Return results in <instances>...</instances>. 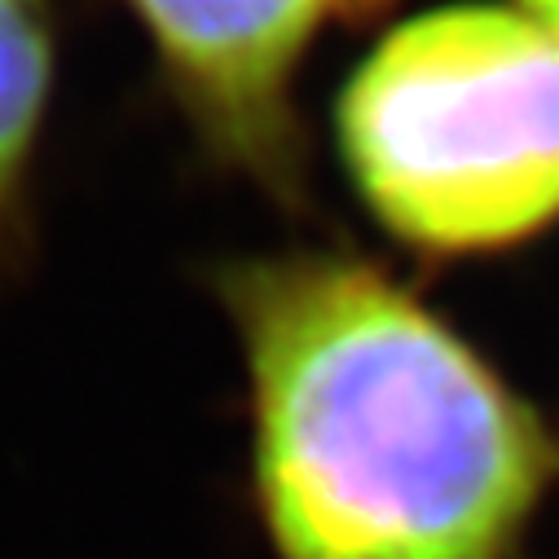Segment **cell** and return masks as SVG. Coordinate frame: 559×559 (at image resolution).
<instances>
[{
    "label": "cell",
    "mask_w": 559,
    "mask_h": 559,
    "mask_svg": "<svg viewBox=\"0 0 559 559\" xmlns=\"http://www.w3.org/2000/svg\"><path fill=\"white\" fill-rule=\"evenodd\" d=\"M277 559H511L559 476L542 414L388 273L283 255L225 277Z\"/></svg>",
    "instance_id": "obj_1"
},
{
    "label": "cell",
    "mask_w": 559,
    "mask_h": 559,
    "mask_svg": "<svg viewBox=\"0 0 559 559\" xmlns=\"http://www.w3.org/2000/svg\"><path fill=\"white\" fill-rule=\"evenodd\" d=\"M340 151L379 225L418 251L537 234L559 212V36L502 5L392 27L340 97Z\"/></svg>",
    "instance_id": "obj_2"
},
{
    "label": "cell",
    "mask_w": 559,
    "mask_h": 559,
    "mask_svg": "<svg viewBox=\"0 0 559 559\" xmlns=\"http://www.w3.org/2000/svg\"><path fill=\"white\" fill-rule=\"evenodd\" d=\"M177 97L216 146L283 155L287 93L309 45L374 0H128Z\"/></svg>",
    "instance_id": "obj_3"
},
{
    "label": "cell",
    "mask_w": 559,
    "mask_h": 559,
    "mask_svg": "<svg viewBox=\"0 0 559 559\" xmlns=\"http://www.w3.org/2000/svg\"><path fill=\"white\" fill-rule=\"evenodd\" d=\"M53 97L49 0H0V260L19 242Z\"/></svg>",
    "instance_id": "obj_4"
},
{
    "label": "cell",
    "mask_w": 559,
    "mask_h": 559,
    "mask_svg": "<svg viewBox=\"0 0 559 559\" xmlns=\"http://www.w3.org/2000/svg\"><path fill=\"white\" fill-rule=\"evenodd\" d=\"M515 10H524L533 23H542L550 36H559V0H515Z\"/></svg>",
    "instance_id": "obj_5"
}]
</instances>
